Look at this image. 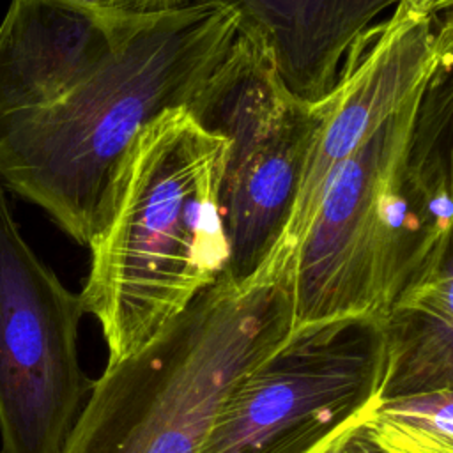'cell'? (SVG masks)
Wrapping results in <instances>:
<instances>
[{"label":"cell","instance_id":"obj_1","mask_svg":"<svg viewBox=\"0 0 453 453\" xmlns=\"http://www.w3.org/2000/svg\"><path fill=\"white\" fill-rule=\"evenodd\" d=\"M451 154L449 58L329 173L294 258L296 327L382 319L451 248Z\"/></svg>","mask_w":453,"mask_h":453},{"label":"cell","instance_id":"obj_2","mask_svg":"<svg viewBox=\"0 0 453 453\" xmlns=\"http://www.w3.org/2000/svg\"><path fill=\"white\" fill-rule=\"evenodd\" d=\"M239 12L214 0L129 12L110 50L51 103L0 119V182L88 244L108 177L163 110L188 106L226 57Z\"/></svg>","mask_w":453,"mask_h":453},{"label":"cell","instance_id":"obj_3","mask_svg":"<svg viewBox=\"0 0 453 453\" xmlns=\"http://www.w3.org/2000/svg\"><path fill=\"white\" fill-rule=\"evenodd\" d=\"M226 140L184 106L127 143L104 186L80 292L115 365L228 271L219 189Z\"/></svg>","mask_w":453,"mask_h":453},{"label":"cell","instance_id":"obj_4","mask_svg":"<svg viewBox=\"0 0 453 453\" xmlns=\"http://www.w3.org/2000/svg\"><path fill=\"white\" fill-rule=\"evenodd\" d=\"M296 327L294 265L265 260L203 288L94 380L62 453H200L232 388Z\"/></svg>","mask_w":453,"mask_h":453},{"label":"cell","instance_id":"obj_5","mask_svg":"<svg viewBox=\"0 0 453 453\" xmlns=\"http://www.w3.org/2000/svg\"><path fill=\"white\" fill-rule=\"evenodd\" d=\"M186 110L226 140L219 189L226 273L242 281L264 264L288 221L315 129L311 103L290 92L264 39L241 23Z\"/></svg>","mask_w":453,"mask_h":453},{"label":"cell","instance_id":"obj_6","mask_svg":"<svg viewBox=\"0 0 453 453\" xmlns=\"http://www.w3.org/2000/svg\"><path fill=\"white\" fill-rule=\"evenodd\" d=\"M380 319L294 327L232 388L200 453H308L379 402Z\"/></svg>","mask_w":453,"mask_h":453},{"label":"cell","instance_id":"obj_7","mask_svg":"<svg viewBox=\"0 0 453 453\" xmlns=\"http://www.w3.org/2000/svg\"><path fill=\"white\" fill-rule=\"evenodd\" d=\"M0 182L2 453H62L90 380L78 361L80 294L25 242Z\"/></svg>","mask_w":453,"mask_h":453},{"label":"cell","instance_id":"obj_8","mask_svg":"<svg viewBox=\"0 0 453 453\" xmlns=\"http://www.w3.org/2000/svg\"><path fill=\"white\" fill-rule=\"evenodd\" d=\"M453 0H398L347 51L333 88L311 103L315 129L283 234L267 258L294 262L329 173L451 58Z\"/></svg>","mask_w":453,"mask_h":453},{"label":"cell","instance_id":"obj_9","mask_svg":"<svg viewBox=\"0 0 453 453\" xmlns=\"http://www.w3.org/2000/svg\"><path fill=\"white\" fill-rule=\"evenodd\" d=\"M129 12L12 0L0 25V119L58 97L110 50Z\"/></svg>","mask_w":453,"mask_h":453},{"label":"cell","instance_id":"obj_10","mask_svg":"<svg viewBox=\"0 0 453 453\" xmlns=\"http://www.w3.org/2000/svg\"><path fill=\"white\" fill-rule=\"evenodd\" d=\"M258 32L297 97L315 103L334 85L349 48L398 0H214Z\"/></svg>","mask_w":453,"mask_h":453},{"label":"cell","instance_id":"obj_11","mask_svg":"<svg viewBox=\"0 0 453 453\" xmlns=\"http://www.w3.org/2000/svg\"><path fill=\"white\" fill-rule=\"evenodd\" d=\"M384 372L379 402L453 388V251L432 264L380 319Z\"/></svg>","mask_w":453,"mask_h":453},{"label":"cell","instance_id":"obj_12","mask_svg":"<svg viewBox=\"0 0 453 453\" xmlns=\"http://www.w3.org/2000/svg\"><path fill=\"white\" fill-rule=\"evenodd\" d=\"M361 428L382 453H453V388L377 402Z\"/></svg>","mask_w":453,"mask_h":453},{"label":"cell","instance_id":"obj_13","mask_svg":"<svg viewBox=\"0 0 453 453\" xmlns=\"http://www.w3.org/2000/svg\"><path fill=\"white\" fill-rule=\"evenodd\" d=\"M365 412L352 419L350 423H347L345 426L338 428L334 434L319 442L308 453H382L370 442V439L365 435L361 428V419Z\"/></svg>","mask_w":453,"mask_h":453},{"label":"cell","instance_id":"obj_14","mask_svg":"<svg viewBox=\"0 0 453 453\" xmlns=\"http://www.w3.org/2000/svg\"><path fill=\"white\" fill-rule=\"evenodd\" d=\"M186 0H111L115 9L131 12H152L180 5Z\"/></svg>","mask_w":453,"mask_h":453}]
</instances>
